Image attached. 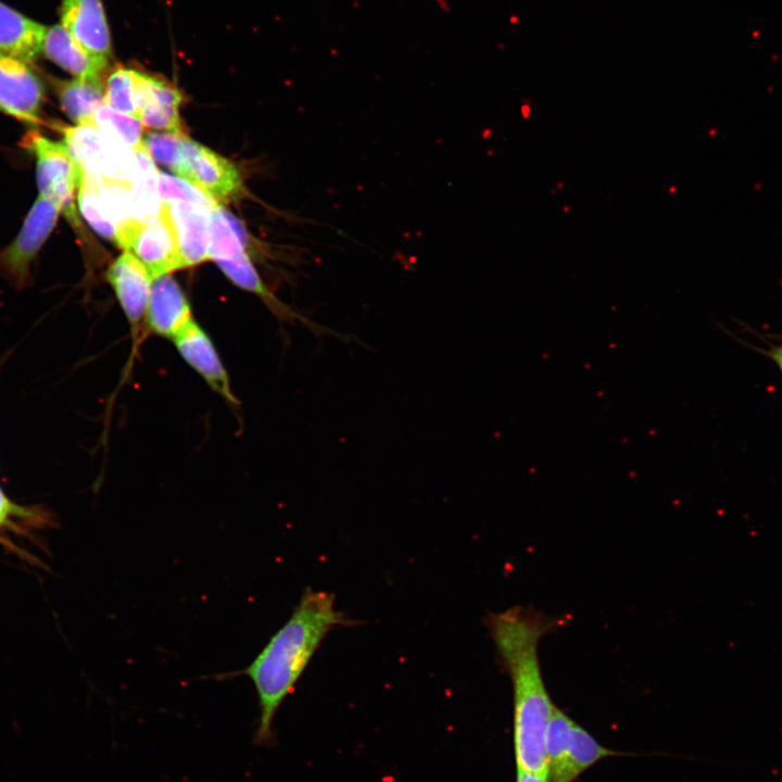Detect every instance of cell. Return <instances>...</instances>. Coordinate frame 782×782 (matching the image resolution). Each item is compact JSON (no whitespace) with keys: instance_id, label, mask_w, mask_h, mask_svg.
Segmentation results:
<instances>
[{"instance_id":"obj_23","label":"cell","mask_w":782,"mask_h":782,"mask_svg":"<svg viewBox=\"0 0 782 782\" xmlns=\"http://www.w3.org/2000/svg\"><path fill=\"white\" fill-rule=\"evenodd\" d=\"M104 102L112 109L139 118L136 70L115 67L104 84Z\"/></svg>"},{"instance_id":"obj_21","label":"cell","mask_w":782,"mask_h":782,"mask_svg":"<svg viewBox=\"0 0 782 782\" xmlns=\"http://www.w3.org/2000/svg\"><path fill=\"white\" fill-rule=\"evenodd\" d=\"M247 242L243 225L217 203L209 215V258H231L245 251Z\"/></svg>"},{"instance_id":"obj_20","label":"cell","mask_w":782,"mask_h":782,"mask_svg":"<svg viewBox=\"0 0 782 782\" xmlns=\"http://www.w3.org/2000/svg\"><path fill=\"white\" fill-rule=\"evenodd\" d=\"M618 754V752L601 745L584 728L573 721L569 731L564 766L550 782H573L598 760Z\"/></svg>"},{"instance_id":"obj_5","label":"cell","mask_w":782,"mask_h":782,"mask_svg":"<svg viewBox=\"0 0 782 782\" xmlns=\"http://www.w3.org/2000/svg\"><path fill=\"white\" fill-rule=\"evenodd\" d=\"M64 143L84 173L129 185L134 150L109 138L91 124L67 126Z\"/></svg>"},{"instance_id":"obj_27","label":"cell","mask_w":782,"mask_h":782,"mask_svg":"<svg viewBox=\"0 0 782 782\" xmlns=\"http://www.w3.org/2000/svg\"><path fill=\"white\" fill-rule=\"evenodd\" d=\"M516 782H548V774L517 770Z\"/></svg>"},{"instance_id":"obj_17","label":"cell","mask_w":782,"mask_h":782,"mask_svg":"<svg viewBox=\"0 0 782 782\" xmlns=\"http://www.w3.org/2000/svg\"><path fill=\"white\" fill-rule=\"evenodd\" d=\"M78 210L102 237L115 242L117 212L113 195L100 176L84 173L77 193Z\"/></svg>"},{"instance_id":"obj_3","label":"cell","mask_w":782,"mask_h":782,"mask_svg":"<svg viewBox=\"0 0 782 782\" xmlns=\"http://www.w3.org/2000/svg\"><path fill=\"white\" fill-rule=\"evenodd\" d=\"M25 147L36 157V181L39 195L55 203L73 225L79 224L75 200L84 172L64 142L53 141L39 133L25 137Z\"/></svg>"},{"instance_id":"obj_9","label":"cell","mask_w":782,"mask_h":782,"mask_svg":"<svg viewBox=\"0 0 782 782\" xmlns=\"http://www.w3.org/2000/svg\"><path fill=\"white\" fill-rule=\"evenodd\" d=\"M106 278L113 287L136 343L144 330L153 278L143 264L127 251L110 265Z\"/></svg>"},{"instance_id":"obj_10","label":"cell","mask_w":782,"mask_h":782,"mask_svg":"<svg viewBox=\"0 0 782 782\" xmlns=\"http://www.w3.org/2000/svg\"><path fill=\"white\" fill-rule=\"evenodd\" d=\"M172 341L182 360L212 391L228 404H238L225 365L211 337L201 325L194 319L191 320Z\"/></svg>"},{"instance_id":"obj_24","label":"cell","mask_w":782,"mask_h":782,"mask_svg":"<svg viewBox=\"0 0 782 782\" xmlns=\"http://www.w3.org/2000/svg\"><path fill=\"white\" fill-rule=\"evenodd\" d=\"M572 722L573 720L567 714L554 705L544 740L548 782L559 773L564 766Z\"/></svg>"},{"instance_id":"obj_4","label":"cell","mask_w":782,"mask_h":782,"mask_svg":"<svg viewBox=\"0 0 782 782\" xmlns=\"http://www.w3.org/2000/svg\"><path fill=\"white\" fill-rule=\"evenodd\" d=\"M115 242L138 258L153 279L181 268L175 228L163 201L156 218L131 220L117 231Z\"/></svg>"},{"instance_id":"obj_11","label":"cell","mask_w":782,"mask_h":782,"mask_svg":"<svg viewBox=\"0 0 782 782\" xmlns=\"http://www.w3.org/2000/svg\"><path fill=\"white\" fill-rule=\"evenodd\" d=\"M60 17L63 27L91 56L109 63L113 49L102 0H61Z\"/></svg>"},{"instance_id":"obj_13","label":"cell","mask_w":782,"mask_h":782,"mask_svg":"<svg viewBox=\"0 0 782 782\" xmlns=\"http://www.w3.org/2000/svg\"><path fill=\"white\" fill-rule=\"evenodd\" d=\"M139 119L143 128L182 134L178 108L182 93L164 79L136 70Z\"/></svg>"},{"instance_id":"obj_12","label":"cell","mask_w":782,"mask_h":782,"mask_svg":"<svg viewBox=\"0 0 782 782\" xmlns=\"http://www.w3.org/2000/svg\"><path fill=\"white\" fill-rule=\"evenodd\" d=\"M190 303L171 274L152 281L144 318V330L173 340L191 320Z\"/></svg>"},{"instance_id":"obj_15","label":"cell","mask_w":782,"mask_h":782,"mask_svg":"<svg viewBox=\"0 0 782 782\" xmlns=\"http://www.w3.org/2000/svg\"><path fill=\"white\" fill-rule=\"evenodd\" d=\"M41 53L74 78H100L108 66L91 56L61 23L46 26Z\"/></svg>"},{"instance_id":"obj_1","label":"cell","mask_w":782,"mask_h":782,"mask_svg":"<svg viewBox=\"0 0 782 782\" xmlns=\"http://www.w3.org/2000/svg\"><path fill=\"white\" fill-rule=\"evenodd\" d=\"M555 623L525 607H512L487 618L497 658L512 681L517 770L547 773L544 740L554 704L543 681L538 646Z\"/></svg>"},{"instance_id":"obj_26","label":"cell","mask_w":782,"mask_h":782,"mask_svg":"<svg viewBox=\"0 0 782 782\" xmlns=\"http://www.w3.org/2000/svg\"><path fill=\"white\" fill-rule=\"evenodd\" d=\"M157 188L162 201H184L202 205L207 209L214 207L217 202L188 180L159 173Z\"/></svg>"},{"instance_id":"obj_18","label":"cell","mask_w":782,"mask_h":782,"mask_svg":"<svg viewBox=\"0 0 782 782\" xmlns=\"http://www.w3.org/2000/svg\"><path fill=\"white\" fill-rule=\"evenodd\" d=\"M159 172L142 146L134 149V171L128 185L133 217L140 223L156 218L162 207Z\"/></svg>"},{"instance_id":"obj_6","label":"cell","mask_w":782,"mask_h":782,"mask_svg":"<svg viewBox=\"0 0 782 782\" xmlns=\"http://www.w3.org/2000/svg\"><path fill=\"white\" fill-rule=\"evenodd\" d=\"M60 214L55 203L38 195L15 239L0 252V269L16 283L25 282L31 261L52 232Z\"/></svg>"},{"instance_id":"obj_2","label":"cell","mask_w":782,"mask_h":782,"mask_svg":"<svg viewBox=\"0 0 782 782\" xmlns=\"http://www.w3.org/2000/svg\"><path fill=\"white\" fill-rule=\"evenodd\" d=\"M350 621L336 609L330 592L306 589L287 622L242 671L255 688L260 718L256 746L270 745L275 716L326 635Z\"/></svg>"},{"instance_id":"obj_7","label":"cell","mask_w":782,"mask_h":782,"mask_svg":"<svg viewBox=\"0 0 782 782\" xmlns=\"http://www.w3.org/2000/svg\"><path fill=\"white\" fill-rule=\"evenodd\" d=\"M176 175L216 202L229 199L242 189V178L234 163L188 137H185L182 160Z\"/></svg>"},{"instance_id":"obj_8","label":"cell","mask_w":782,"mask_h":782,"mask_svg":"<svg viewBox=\"0 0 782 782\" xmlns=\"http://www.w3.org/2000/svg\"><path fill=\"white\" fill-rule=\"evenodd\" d=\"M43 98L45 85L29 64L0 51V111L37 126Z\"/></svg>"},{"instance_id":"obj_16","label":"cell","mask_w":782,"mask_h":782,"mask_svg":"<svg viewBox=\"0 0 782 782\" xmlns=\"http://www.w3.org/2000/svg\"><path fill=\"white\" fill-rule=\"evenodd\" d=\"M46 25L0 1V51L28 64L41 53Z\"/></svg>"},{"instance_id":"obj_19","label":"cell","mask_w":782,"mask_h":782,"mask_svg":"<svg viewBox=\"0 0 782 782\" xmlns=\"http://www.w3.org/2000/svg\"><path fill=\"white\" fill-rule=\"evenodd\" d=\"M62 111L76 125L91 124L97 110L104 104V86L100 78L53 80Z\"/></svg>"},{"instance_id":"obj_22","label":"cell","mask_w":782,"mask_h":782,"mask_svg":"<svg viewBox=\"0 0 782 782\" xmlns=\"http://www.w3.org/2000/svg\"><path fill=\"white\" fill-rule=\"evenodd\" d=\"M91 125L109 138L133 150L141 146L143 126L140 119L116 111L105 103L94 113Z\"/></svg>"},{"instance_id":"obj_25","label":"cell","mask_w":782,"mask_h":782,"mask_svg":"<svg viewBox=\"0 0 782 782\" xmlns=\"http://www.w3.org/2000/svg\"><path fill=\"white\" fill-rule=\"evenodd\" d=\"M185 137L184 134L150 133L142 139L141 146L154 162L177 174L182 160Z\"/></svg>"},{"instance_id":"obj_14","label":"cell","mask_w":782,"mask_h":782,"mask_svg":"<svg viewBox=\"0 0 782 782\" xmlns=\"http://www.w3.org/2000/svg\"><path fill=\"white\" fill-rule=\"evenodd\" d=\"M165 204L175 228L181 268L207 260L209 215L213 207L184 201H169Z\"/></svg>"},{"instance_id":"obj_28","label":"cell","mask_w":782,"mask_h":782,"mask_svg":"<svg viewBox=\"0 0 782 782\" xmlns=\"http://www.w3.org/2000/svg\"><path fill=\"white\" fill-rule=\"evenodd\" d=\"M762 353L777 365L782 375V339L779 344L770 345V348L768 350H764Z\"/></svg>"}]
</instances>
